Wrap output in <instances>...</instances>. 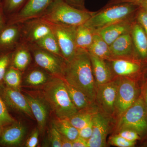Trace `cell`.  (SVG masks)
I'll return each mask as SVG.
<instances>
[{
	"mask_svg": "<svg viewBox=\"0 0 147 147\" xmlns=\"http://www.w3.org/2000/svg\"><path fill=\"white\" fill-rule=\"evenodd\" d=\"M135 20L136 17L118 22L104 27L94 32L98 34L105 42L110 45L122 35L131 32L132 24Z\"/></svg>",
	"mask_w": 147,
	"mask_h": 147,
	"instance_id": "obj_19",
	"label": "cell"
},
{
	"mask_svg": "<svg viewBox=\"0 0 147 147\" xmlns=\"http://www.w3.org/2000/svg\"><path fill=\"white\" fill-rule=\"evenodd\" d=\"M28 45L36 65L53 77L63 78L66 63L63 58L42 50L35 45Z\"/></svg>",
	"mask_w": 147,
	"mask_h": 147,
	"instance_id": "obj_6",
	"label": "cell"
},
{
	"mask_svg": "<svg viewBox=\"0 0 147 147\" xmlns=\"http://www.w3.org/2000/svg\"><path fill=\"white\" fill-rule=\"evenodd\" d=\"M42 87V94L57 118L67 119L78 112L63 78L53 76Z\"/></svg>",
	"mask_w": 147,
	"mask_h": 147,
	"instance_id": "obj_2",
	"label": "cell"
},
{
	"mask_svg": "<svg viewBox=\"0 0 147 147\" xmlns=\"http://www.w3.org/2000/svg\"><path fill=\"white\" fill-rule=\"evenodd\" d=\"M97 109V106L94 105L89 109L78 111L66 119L71 125L79 130L85 127L92 121L94 114Z\"/></svg>",
	"mask_w": 147,
	"mask_h": 147,
	"instance_id": "obj_26",
	"label": "cell"
},
{
	"mask_svg": "<svg viewBox=\"0 0 147 147\" xmlns=\"http://www.w3.org/2000/svg\"><path fill=\"white\" fill-rule=\"evenodd\" d=\"M56 0H28L12 16L10 24H21L39 18L46 13Z\"/></svg>",
	"mask_w": 147,
	"mask_h": 147,
	"instance_id": "obj_10",
	"label": "cell"
},
{
	"mask_svg": "<svg viewBox=\"0 0 147 147\" xmlns=\"http://www.w3.org/2000/svg\"><path fill=\"white\" fill-rule=\"evenodd\" d=\"M33 45L63 58L57 41L53 32L42 38Z\"/></svg>",
	"mask_w": 147,
	"mask_h": 147,
	"instance_id": "obj_29",
	"label": "cell"
},
{
	"mask_svg": "<svg viewBox=\"0 0 147 147\" xmlns=\"http://www.w3.org/2000/svg\"><path fill=\"white\" fill-rule=\"evenodd\" d=\"M69 5L75 8L81 9L86 10L85 7V0H63Z\"/></svg>",
	"mask_w": 147,
	"mask_h": 147,
	"instance_id": "obj_40",
	"label": "cell"
},
{
	"mask_svg": "<svg viewBox=\"0 0 147 147\" xmlns=\"http://www.w3.org/2000/svg\"><path fill=\"white\" fill-rule=\"evenodd\" d=\"M112 117L98 108L93 116L92 134L88 141V147L106 146V139L111 128Z\"/></svg>",
	"mask_w": 147,
	"mask_h": 147,
	"instance_id": "obj_11",
	"label": "cell"
},
{
	"mask_svg": "<svg viewBox=\"0 0 147 147\" xmlns=\"http://www.w3.org/2000/svg\"><path fill=\"white\" fill-rule=\"evenodd\" d=\"M28 0H4L3 8L9 13H16Z\"/></svg>",
	"mask_w": 147,
	"mask_h": 147,
	"instance_id": "obj_31",
	"label": "cell"
},
{
	"mask_svg": "<svg viewBox=\"0 0 147 147\" xmlns=\"http://www.w3.org/2000/svg\"><path fill=\"white\" fill-rule=\"evenodd\" d=\"M117 134L131 142H136L137 140L140 139V135L136 131L130 129H122L117 131Z\"/></svg>",
	"mask_w": 147,
	"mask_h": 147,
	"instance_id": "obj_36",
	"label": "cell"
},
{
	"mask_svg": "<svg viewBox=\"0 0 147 147\" xmlns=\"http://www.w3.org/2000/svg\"><path fill=\"white\" fill-rule=\"evenodd\" d=\"M2 96L5 103L11 108L26 114L34 119L26 96L20 90L7 87L3 90Z\"/></svg>",
	"mask_w": 147,
	"mask_h": 147,
	"instance_id": "obj_15",
	"label": "cell"
},
{
	"mask_svg": "<svg viewBox=\"0 0 147 147\" xmlns=\"http://www.w3.org/2000/svg\"><path fill=\"white\" fill-rule=\"evenodd\" d=\"M50 146L53 147H61V135L52 123L49 132Z\"/></svg>",
	"mask_w": 147,
	"mask_h": 147,
	"instance_id": "obj_34",
	"label": "cell"
},
{
	"mask_svg": "<svg viewBox=\"0 0 147 147\" xmlns=\"http://www.w3.org/2000/svg\"><path fill=\"white\" fill-rule=\"evenodd\" d=\"M138 89L136 82L129 77H120L117 92L115 114L118 119L138 98Z\"/></svg>",
	"mask_w": 147,
	"mask_h": 147,
	"instance_id": "obj_7",
	"label": "cell"
},
{
	"mask_svg": "<svg viewBox=\"0 0 147 147\" xmlns=\"http://www.w3.org/2000/svg\"><path fill=\"white\" fill-rule=\"evenodd\" d=\"M21 25V42L28 45L34 44L52 32L50 24L40 18L29 20Z\"/></svg>",
	"mask_w": 147,
	"mask_h": 147,
	"instance_id": "obj_13",
	"label": "cell"
},
{
	"mask_svg": "<svg viewBox=\"0 0 147 147\" xmlns=\"http://www.w3.org/2000/svg\"><path fill=\"white\" fill-rule=\"evenodd\" d=\"M2 127L3 126H2V125L0 124V137H1V134L2 132L3 131Z\"/></svg>",
	"mask_w": 147,
	"mask_h": 147,
	"instance_id": "obj_47",
	"label": "cell"
},
{
	"mask_svg": "<svg viewBox=\"0 0 147 147\" xmlns=\"http://www.w3.org/2000/svg\"><path fill=\"white\" fill-rule=\"evenodd\" d=\"M72 147H88V141L79 136L72 141Z\"/></svg>",
	"mask_w": 147,
	"mask_h": 147,
	"instance_id": "obj_41",
	"label": "cell"
},
{
	"mask_svg": "<svg viewBox=\"0 0 147 147\" xmlns=\"http://www.w3.org/2000/svg\"><path fill=\"white\" fill-rule=\"evenodd\" d=\"M22 73L11 66L9 67L3 78V81L7 87L20 90L22 82Z\"/></svg>",
	"mask_w": 147,
	"mask_h": 147,
	"instance_id": "obj_30",
	"label": "cell"
},
{
	"mask_svg": "<svg viewBox=\"0 0 147 147\" xmlns=\"http://www.w3.org/2000/svg\"><path fill=\"white\" fill-rule=\"evenodd\" d=\"M118 120L117 132L122 129L128 128L140 136L145 134L147 131V110L143 97H138Z\"/></svg>",
	"mask_w": 147,
	"mask_h": 147,
	"instance_id": "obj_5",
	"label": "cell"
},
{
	"mask_svg": "<svg viewBox=\"0 0 147 147\" xmlns=\"http://www.w3.org/2000/svg\"><path fill=\"white\" fill-rule=\"evenodd\" d=\"M136 20L142 26L147 35V11L139 7L136 13Z\"/></svg>",
	"mask_w": 147,
	"mask_h": 147,
	"instance_id": "obj_37",
	"label": "cell"
},
{
	"mask_svg": "<svg viewBox=\"0 0 147 147\" xmlns=\"http://www.w3.org/2000/svg\"><path fill=\"white\" fill-rule=\"evenodd\" d=\"M63 79L86 95L95 104L96 86L93 74L89 53L78 48L73 57L66 61Z\"/></svg>",
	"mask_w": 147,
	"mask_h": 147,
	"instance_id": "obj_1",
	"label": "cell"
},
{
	"mask_svg": "<svg viewBox=\"0 0 147 147\" xmlns=\"http://www.w3.org/2000/svg\"><path fill=\"white\" fill-rule=\"evenodd\" d=\"M3 129L0 137V144L9 146L21 144L26 135L27 129L24 124L15 122Z\"/></svg>",
	"mask_w": 147,
	"mask_h": 147,
	"instance_id": "obj_16",
	"label": "cell"
},
{
	"mask_svg": "<svg viewBox=\"0 0 147 147\" xmlns=\"http://www.w3.org/2000/svg\"><path fill=\"white\" fill-rule=\"evenodd\" d=\"M49 24L57 41L63 57L66 61H69L73 57L77 50L76 43L77 26Z\"/></svg>",
	"mask_w": 147,
	"mask_h": 147,
	"instance_id": "obj_9",
	"label": "cell"
},
{
	"mask_svg": "<svg viewBox=\"0 0 147 147\" xmlns=\"http://www.w3.org/2000/svg\"><path fill=\"white\" fill-rule=\"evenodd\" d=\"M93 127V122L92 119V121L85 127L79 129V137H82L88 141L91 137L92 134Z\"/></svg>",
	"mask_w": 147,
	"mask_h": 147,
	"instance_id": "obj_39",
	"label": "cell"
},
{
	"mask_svg": "<svg viewBox=\"0 0 147 147\" xmlns=\"http://www.w3.org/2000/svg\"><path fill=\"white\" fill-rule=\"evenodd\" d=\"M130 33L137 57L142 59H147V35L136 20L133 22Z\"/></svg>",
	"mask_w": 147,
	"mask_h": 147,
	"instance_id": "obj_22",
	"label": "cell"
},
{
	"mask_svg": "<svg viewBox=\"0 0 147 147\" xmlns=\"http://www.w3.org/2000/svg\"><path fill=\"white\" fill-rule=\"evenodd\" d=\"M89 54L96 86L112 81L115 75L108 61L91 53Z\"/></svg>",
	"mask_w": 147,
	"mask_h": 147,
	"instance_id": "obj_20",
	"label": "cell"
},
{
	"mask_svg": "<svg viewBox=\"0 0 147 147\" xmlns=\"http://www.w3.org/2000/svg\"><path fill=\"white\" fill-rule=\"evenodd\" d=\"M120 77L96 86L95 104L99 110L110 117L115 116V103Z\"/></svg>",
	"mask_w": 147,
	"mask_h": 147,
	"instance_id": "obj_8",
	"label": "cell"
},
{
	"mask_svg": "<svg viewBox=\"0 0 147 147\" xmlns=\"http://www.w3.org/2000/svg\"><path fill=\"white\" fill-rule=\"evenodd\" d=\"M87 51L105 60L109 61L113 59L109 45L97 33L94 32L92 42Z\"/></svg>",
	"mask_w": 147,
	"mask_h": 147,
	"instance_id": "obj_24",
	"label": "cell"
},
{
	"mask_svg": "<svg viewBox=\"0 0 147 147\" xmlns=\"http://www.w3.org/2000/svg\"><path fill=\"white\" fill-rule=\"evenodd\" d=\"M144 1V0H110L107 5H110L123 3H133L138 5L139 3L142 2Z\"/></svg>",
	"mask_w": 147,
	"mask_h": 147,
	"instance_id": "obj_42",
	"label": "cell"
},
{
	"mask_svg": "<svg viewBox=\"0 0 147 147\" xmlns=\"http://www.w3.org/2000/svg\"><path fill=\"white\" fill-rule=\"evenodd\" d=\"M107 61L114 75L117 76L130 77L141 71V64L137 59L114 58Z\"/></svg>",
	"mask_w": 147,
	"mask_h": 147,
	"instance_id": "obj_17",
	"label": "cell"
},
{
	"mask_svg": "<svg viewBox=\"0 0 147 147\" xmlns=\"http://www.w3.org/2000/svg\"><path fill=\"white\" fill-rule=\"evenodd\" d=\"M61 147H72V141L62 135H61Z\"/></svg>",
	"mask_w": 147,
	"mask_h": 147,
	"instance_id": "obj_43",
	"label": "cell"
},
{
	"mask_svg": "<svg viewBox=\"0 0 147 147\" xmlns=\"http://www.w3.org/2000/svg\"><path fill=\"white\" fill-rule=\"evenodd\" d=\"M144 101L145 104H146V107L147 110V88L146 90V92H145V96L144 98Z\"/></svg>",
	"mask_w": 147,
	"mask_h": 147,
	"instance_id": "obj_46",
	"label": "cell"
},
{
	"mask_svg": "<svg viewBox=\"0 0 147 147\" xmlns=\"http://www.w3.org/2000/svg\"><path fill=\"white\" fill-rule=\"evenodd\" d=\"M109 47L113 59H137L138 58L130 32L121 35L109 45Z\"/></svg>",
	"mask_w": 147,
	"mask_h": 147,
	"instance_id": "obj_14",
	"label": "cell"
},
{
	"mask_svg": "<svg viewBox=\"0 0 147 147\" xmlns=\"http://www.w3.org/2000/svg\"><path fill=\"white\" fill-rule=\"evenodd\" d=\"M32 59L29 45L21 42L12 53L11 61V66L23 72L29 68Z\"/></svg>",
	"mask_w": 147,
	"mask_h": 147,
	"instance_id": "obj_21",
	"label": "cell"
},
{
	"mask_svg": "<svg viewBox=\"0 0 147 147\" xmlns=\"http://www.w3.org/2000/svg\"><path fill=\"white\" fill-rule=\"evenodd\" d=\"M139 6L133 3H123L106 5L84 24L94 32L109 25L135 18Z\"/></svg>",
	"mask_w": 147,
	"mask_h": 147,
	"instance_id": "obj_3",
	"label": "cell"
},
{
	"mask_svg": "<svg viewBox=\"0 0 147 147\" xmlns=\"http://www.w3.org/2000/svg\"><path fill=\"white\" fill-rule=\"evenodd\" d=\"M40 134L39 129L38 127L35 128L31 133L26 142V146L27 147H36L38 142V137Z\"/></svg>",
	"mask_w": 147,
	"mask_h": 147,
	"instance_id": "obj_38",
	"label": "cell"
},
{
	"mask_svg": "<svg viewBox=\"0 0 147 147\" xmlns=\"http://www.w3.org/2000/svg\"><path fill=\"white\" fill-rule=\"evenodd\" d=\"M24 78L25 85L32 87L43 86L53 76L36 65L29 69Z\"/></svg>",
	"mask_w": 147,
	"mask_h": 147,
	"instance_id": "obj_23",
	"label": "cell"
},
{
	"mask_svg": "<svg viewBox=\"0 0 147 147\" xmlns=\"http://www.w3.org/2000/svg\"><path fill=\"white\" fill-rule=\"evenodd\" d=\"M12 53L3 54L0 57V82L3 81L4 76L11 63Z\"/></svg>",
	"mask_w": 147,
	"mask_h": 147,
	"instance_id": "obj_35",
	"label": "cell"
},
{
	"mask_svg": "<svg viewBox=\"0 0 147 147\" xmlns=\"http://www.w3.org/2000/svg\"><path fill=\"white\" fill-rule=\"evenodd\" d=\"M52 123L61 135L71 141L79 137V129L71 125L66 119L57 118Z\"/></svg>",
	"mask_w": 147,
	"mask_h": 147,
	"instance_id": "obj_28",
	"label": "cell"
},
{
	"mask_svg": "<svg viewBox=\"0 0 147 147\" xmlns=\"http://www.w3.org/2000/svg\"><path fill=\"white\" fill-rule=\"evenodd\" d=\"M109 144L112 146L118 147H132L134 146L136 142L128 141L117 134L111 136L109 138Z\"/></svg>",
	"mask_w": 147,
	"mask_h": 147,
	"instance_id": "obj_33",
	"label": "cell"
},
{
	"mask_svg": "<svg viewBox=\"0 0 147 147\" xmlns=\"http://www.w3.org/2000/svg\"><path fill=\"white\" fill-rule=\"evenodd\" d=\"M95 12L78 9L63 0H56L39 18L49 24L78 26L85 24Z\"/></svg>",
	"mask_w": 147,
	"mask_h": 147,
	"instance_id": "obj_4",
	"label": "cell"
},
{
	"mask_svg": "<svg viewBox=\"0 0 147 147\" xmlns=\"http://www.w3.org/2000/svg\"><path fill=\"white\" fill-rule=\"evenodd\" d=\"M15 121L9 113L4 101L0 98V124L3 126H7Z\"/></svg>",
	"mask_w": 147,
	"mask_h": 147,
	"instance_id": "obj_32",
	"label": "cell"
},
{
	"mask_svg": "<svg viewBox=\"0 0 147 147\" xmlns=\"http://www.w3.org/2000/svg\"><path fill=\"white\" fill-rule=\"evenodd\" d=\"M138 5H139L140 8L147 11V0L143 1L142 2L138 4Z\"/></svg>",
	"mask_w": 147,
	"mask_h": 147,
	"instance_id": "obj_44",
	"label": "cell"
},
{
	"mask_svg": "<svg viewBox=\"0 0 147 147\" xmlns=\"http://www.w3.org/2000/svg\"><path fill=\"white\" fill-rule=\"evenodd\" d=\"M21 24H10L0 31V51L16 48L21 42Z\"/></svg>",
	"mask_w": 147,
	"mask_h": 147,
	"instance_id": "obj_18",
	"label": "cell"
},
{
	"mask_svg": "<svg viewBox=\"0 0 147 147\" xmlns=\"http://www.w3.org/2000/svg\"><path fill=\"white\" fill-rule=\"evenodd\" d=\"M1 11V5H0V31L4 27V20L3 18L2 15Z\"/></svg>",
	"mask_w": 147,
	"mask_h": 147,
	"instance_id": "obj_45",
	"label": "cell"
},
{
	"mask_svg": "<svg viewBox=\"0 0 147 147\" xmlns=\"http://www.w3.org/2000/svg\"><path fill=\"white\" fill-rule=\"evenodd\" d=\"M94 32L84 24L76 28V43L77 49L88 50L91 45Z\"/></svg>",
	"mask_w": 147,
	"mask_h": 147,
	"instance_id": "obj_27",
	"label": "cell"
},
{
	"mask_svg": "<svg viewBox=\"0 0 147 147\" xmlns=\"http://www.w3.org/2000/svg\"><path fill=\"white\" fill-rule=\"evenodd\" d=\"M33 115L37 122L40 134L42 135L45 131L47 120L51 110L48 102L41 94L33 93L24 92Z\"/></svg>",
	"mask_w": 147,
	"mask_h": 147,
	"instance_id": "obj_12",
	"label": "cell"
},
{
	"mask_svg": "<svg viewBox=\"0 0 147 147\" xmlns=\"http://www.w3.org/2000/svg\"><path fill=\"white\" fill-rule=\"evenodd\" d=\"M65 84L70 99L78 111L89 109L96 105L83 92L66 82Z\"/></svg>",
	"mask_w": 147,
	"mask_h": 147,
	"instance_id": "obj_25",
	"label": "cell"
}]
</instances>
